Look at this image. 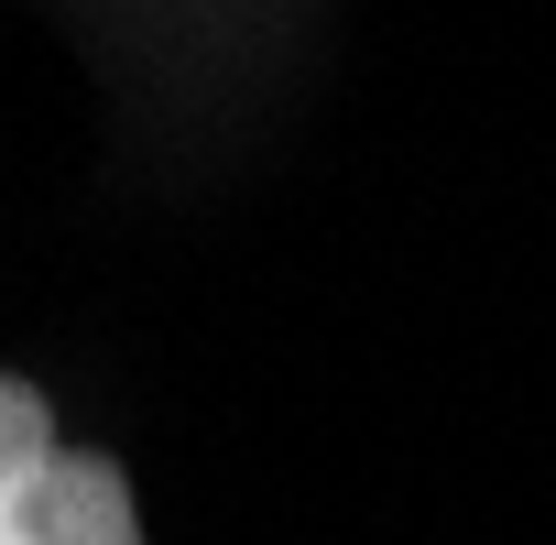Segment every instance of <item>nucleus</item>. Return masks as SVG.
Segmentation results:
<instances>
[{"label": "nucleus", "instance_id": "nucleus-1", "mask_svg": "<svg viewBox=\"0 0 556 545\" xmlns=\"http://www.w3.org/2000/svg\"><path fill=\"white\" fill-rule=\"evenodd\" d=\"M0 545H142V523H131V491H121L110 458L55 447L23 480V502L0 512Z\"/></svg>", "mask_w": 556, "mask_h": 545}, {"label": "nucleus", "instance_id": "nucleus-2", "mask_svg": "<svg viewBox=\"0 0 556 545\" xmlns=\"http://www.w3.org/2000/svg\"><path fill=\"white\" fill-rule=\"evenodd\" d=\"M45 458H55V415H45V393L0 371V512L23 502V480H34Z\"/></svg>", "mask_w": 556, "mask_h": 545}]
</instances>
